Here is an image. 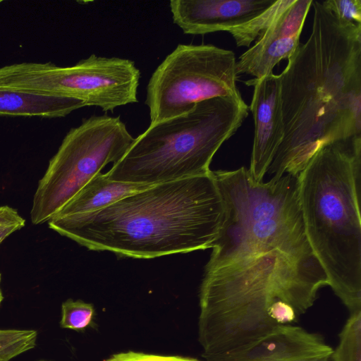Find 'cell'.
<instances>
[{
    "label": "cell",
    "instance_id": "cell-14",
    "mask_svg": "<svg viewBox=\"0 0 361 361\" xmlns=\"http://www.w3.org/2000/svg\"><path fill=\"white\" fill-rule=\"evenodd\" d=\"M84 106L71 97L0 87V116L59 118Z\"/></svg>",
    "mask_w": 361,
    "mask_h": 361
},
{
    "label": "cell",
    "instance_id": "cell-15",
    "mask_svg": "<svg viewBox=\"0 0 361 361\" xmlns=\"http://www.w3.org/2000/svg\"><path fill=\"white\" fill-rule=\"evenodd\" d=\"M293 0H275L264 11L250 21L239 25L228 32L235 40L237 47H250L270 25L274 18L287 8Z\"/></svg>",
    "mask_w": 361,
    "mask_h": 361
},
{
    "label": "cell",
    "instance_id": "cell-11",
    "mask_svg": "<svg viewBox=\"0 0 361 361\" xmlns=\"http://www.w3.org/2000/svg\"><path fill=\"white\" fill-rule=\"evenodd\" d=\"M275 0H171L173 23L185 34L205 35L241 25L270 7Z\"/></svg>",
    "mask_w": 361,
    "mask_h": 361
},
{
    "label": "cell",
    "instance_id": "cell-20",
    "mask_svg": "<svg viewBox=\"0 0 361 361\" xmlns=\"http://www.w3.org/2000/svg\"><path fill=\"white\" fill-rule=\"evenodd\" d=\"M25 219L8 206L0 207V244L13 232L25 226Z\"/></svg>",
    "mask_w": 361,
    "mask_h": 361
},
{
    "label": "cell",
    "instance_id": "cell-3",
    "mask_svg": "<svg viewBox=\"0 0 361 361\" xmlns=\"http://www.w3.org/2000/svg\"><path fill=\"white\" fill-rule=\"evenodd\" d=\"M224 216L211 171L151 185L94 212L53 216L48 225L91 250L152 259L212 248Z\"/></svg>",
    "mask_w": 361,
    "mask_h": 361
},
{
    "label": "cell",
    "instance_id": "cell-10",
    "mask_svg": "<svg viewBox=\"0 0 361 361\" xmlns=\"http://www.w3.org/2000/svg\"><path fill=\"white\" fill-rule=\"evenodd\" d=\"M245 82L254 87L249 106L255 129L248 170L255 181L261 182L284 137L280 78L272 73Z\"/></svg>",
    "mask_w": 361,
    "mask_h": 361
},
{
    "label": "cell",
    "instance_id": "cell-13",
    "mask_svg": "<svg viewBox=\"0 0 361 361\" xmlns=\"http://www.w3.org/2000/svg\"><path fill=\"white\" fill-rule=\"evenodd\" d=\"M153 185L111 180L106 173L95 175L54 216L65 217L94 212Z\"/></svg>",
    "mask_w": 361,
    "mask_h": 361
},
{
    "label": "cell",
    "instance_id": "cell-5",
    "mask_svg": "<svg viewBox=\"0 0 361 361\" xmlns=\"http://www.w3.org/2000/svg\"><path fill=\"white\" fill-rule=\"evenodd\" d=\"M249 111L242 96L200 102L182 115L149 125L106 174L112 180L144 185L206 174Z\"/></svg>",
    "mask_w": 361,
    "mask_h": 361
},
{
    "label": "cell",
    "instance_id": "cell-24",
    "mask_svg": "<svg viewBox=\"0 0 361 361\" xmlns=\"http://www.w3.org/2000/svg\"><path fill=\"white\" fill-rule=\"evenodd\" d=\"M0 2H1V1H0Z\"/></svg>",
    "mask_w": 361,
    "mask_h": 361
},
{
    "label": "cell",
    "instance_id": "cell-7",
    "mask_svg": "<svg viewBox=\"0 0 361 361\" xmlns=\"http://www.w3.org/2000/svg\"><path fill=\"white\" fill-rule=\"evenodd\" d=\"M140 78L133 61L95 54L67 67L23 62L0 68V87L71 97L105 112L138 102Z\"/></svg>",
    "mask_w": 361,
    "mask_h": 361
},
{
    "label": "cell",
    "instance_id": "cell-8",
    "mask_svg": "<svg viewBox=\"0 0 361 361\" xmlns=\"http://www.w3.org/2000/svg\"><path fill=\"white\" fill-rule=\"evenodd\" d=\"M235 54L212 44H178L158 66L147 87L150 125L182 115L219 97H241Z\"/></svg>",
    "mask_w": 361,
    "mask_h": 361
},
{
    "label": "cell",
    "instance_id": "cell-23",
    "mask_svg": "<svg viewBox=\"0 0 361 361\" xmlns=\"http://www.w3.org/2000/svg\"><path fill=\"white\" fill-rule=\"evenodd\" d=\"M0 284H1V274H0ZM4 299V296L1 292V286H0V304L1 303L2 300Z\"/></svg>",
    "mask_w": 361,
    "mask_h": 361
},
{
    "label": "cell",
    "instance_id": "cell-17",
    "mask_svg": "<svg viewBox=\"0 0 361 361\" xmlns=\"http://www.w3.org/2000/svg\"><path fill=\"white\" fill-rule=\"evenodd\" d=\"M35 330L0 329V361H9L36 345Z\"/></svg>",
    "mask_w": 361,
    "mask_h": 361
},
{
    "label": "cell",
    "instance_id": "cell-6",
    "mask_svg": "<svg viewBox=\"0 0 361 361\" xmlns=\"http://www.w3.org/2000/svg\"><path fill=\"white\" fill-rule=\"evenodd\" d=\"M134 140L119 116H92L71 128L39 181L32 223L51 219L107 164L120 161Z\"/></svg>",
    "mask_w": 361,
    "mask_h": 361
},
{
    "label": "cell",
    "instance_id": "cell-18",
    "mask_svg": "<svg viewBox=\"0 0 361 361\" xmlns=\"http://www.w3.org/2000/svg\"><path fill=\"white\" fill-rule=\"evenodd\" d=\"M94 316L92 304L68 299L61 305L60 325L63 329L82 331L92 323Z\"/></svg>",
    "mask_w": 361,
    "mask_h": 361
},
{
    "label": "cell",
    "instance_id": "cell-9",
    "mask_svg": "<svg viewBox=\"0 0 361 361\" xmlns=\"http://www.w3.org/2000/svg\"><path fill=\"white\" fill-rule=\"evenodd\" d=\"M312 0H293L281 12L236 61L237 75L256 79L273 73L274 68L288 59L300 44V37Z\"/></svg>",
    "mask_w": 361,
    "mask_h": 361
},
{
    "label": "cell",
    "instance_id": "cell-4",
    "mask_svg": "<svg viewBox=\"0 0 361 361\" xmlns=\"http://www.w3.org/2000/svg\"><path fill=\"white\" fill-rule=\"evenodd\" d=\"M308 241L329 286L361 310V135L318 149L297 177Z\"/></svg>",
    "mask_w": 361,
    "mask_h": 361
},
{
    "label": "cell",
    "instance_id": "cell-1",
    "mask_svg": "<svg viewBox=\"0 0 361 361\" xmlns=\"http://www.w3.org/2000/svg\"><path fill=\"white\" fill-rule=\"evenodd\" d=\"M214 173L224 216L200 288L204 360L293 324L329 286L306 235L297 177L256 182L245 166Z\"/></svg>",
    "mask_w": 361,
    "mask_h": 361
},
{
    "label": "cell",
    "instance_id": "cell-16",
    "mask_svg": "<svg viewBox=\"0 0 361 361\" xmlns=\"http://www.w3.org/2000/svg\"><path fill=\"white\" fill-rule=\"evenodd\" d=\"M330 361H361V310L350 313Z\"/></svg>",
    "mask_w": 361,
    "mask_h": 361
},
{
    "label": "cell",
    "instance_id": "cell-22",
    "mask_svg": "<svg viewBox=\"0 0 361 361\" xmlns=\"http://www.w3.org/2000/svg\"><path fill=\"white\" fill-rule=\"evenodd\" d=\"M331 356H317L300 359L295 361H330Z\"/></svg>",
    "mask_w": 361,
    "mask_h": 361
},
{
    "label": "cell",
    "instance_id": "cell-12",
    "mask_svg": "<svg viewBox=\"0 0 361 361\" xmlns=\"http://www.w3.org/2000/svg\"><path fill=\"white\" fill-rule=\"evenodd\" d=\"M332 351L321 334L286 324L243 346L205 361H295L331 356Z\"/></svg>",
    "mask_w": 361,
    "mask_h": 361
},
{
    "label": "cell",
    "instance_id": "cell-2",
    "mask_svg": "<svg viewBox=\"0 0 361 361\" xmlns=\"http://www.w3.org/2000/svg\"><path fill=\"white\" fill-rule=\"evenodd\" d=\"M312 30L279 75L284 137L267 173L297 177L329 143L361 135V25L313 1Z\"/></svg>",
    "mask_w": 361,
    "mask_h": 361
},
{
    "label": "cell",
    "instance_id": "cell-21",
    "mask_svg": "<svg viewBox=\"0 0 361 361\" xmlns=\"http://www.w3.org/2000/svg\"><path fill=\"white\" fill-rule=\"evenodd\" d=\"M105 361H202L196 358L180 355H162L128 351L116 353Z\"/></svg>",
    "mask_w": 361,
    "mask_h": 361
},
{
    "label": "cell",
    "instance_id": "cell-19",
    "mask_svg": "<svg viewBox=\"0 0 361 361\" xmlns=\"http://www.w3.org/2000/svg\"><path fill=\"white\" fill-rule=\"evenodd\" d=\"M322 3L341 23L361 25V0H327Z\"/></svg>",
    "mask_w": 361,
    "mask_h": 361
}]
</instances>
